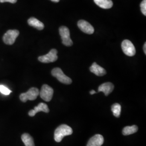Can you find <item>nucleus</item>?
I'll return each instance as SVG.
<instances>
[{
	"label": "nucleus",
	"instance_id": "1",
	"mask_svg": "<svg viewBox=\"0 0 146 146\" xmlns=\"http://www.w3.org/2000/svg\"><path fill=\"white\" fill-rule=\"evenodd\" d=\"M72 133L73 129L70 127L66 125H62L58 127L55 131L54 139L56 142H60L64 136L72 135Z\"/></svg>",
	"mask_w": 146,
	"mask_h": 146
},
{
	"label": "nucleus",
	"instance_id": "2",
	"mask_svg": "<svg viewBox=\"0 0 146 146\" xmlns=\"http://www.w3.org/2000/svg\"><path fill=\"white\" fill-rule=\"evenodd\" d=\"M40 91L37 88L33 87L25 93H22L20 96V99L23 102H26L28 100L33 101L36 99L39 95Z\"/></svg>",
	"mask_w": 146,
	"mask_h": 146
},
{
	"label": "nucleus",
	"instance_id": "3",
	"mask_svg": "<svg viewBox=\"0 0 146 146\" xmlns=\"http://www.w3.org/2000/svg\"><path fill=\"white\" fill-rule=\"evenodd\" d=\"M52 74L54 77L56 78L62 84H70L72 82V79L66 76L63 72L62 69L60 68H54L52 71Z\"/></svg>",
	"mask_w": 146,
	"mask_h": 146
},
{
	"label": "nucleus",
	"instance_id": "4",
	"mask_svg": "<svg viewBox=\"0 0 146 146\" xmlns=\"http://www.w3.org/2000/svg\"><path fill=\"white\" fill-rule=\"evenodd\" d=\"M59 33L61 37L62 43L64 46L69 47L73 45V41L70 36V31L67 27H61L59 28Z\"/></svg>",
	"mask_w": 146,
	"mask_h": 146
},
{
	"label": "nucleus",
	"instance_id": "5",
	"mask_svg": "<svg viewBox=\"0 0 146 146\" xmlns=\"http://www.w3.org/2000/svg\"><path fill=\"white\" fill-rule=\"evenodd\" d=\"M20 32L17 30H9L3 37V41L6 44L12 45L15 41L16 38L19 35Z\"/></svg>",
	"mask_w": 146,
	"mask_h": 146
},
{
	"label": "nucleus",
	"instance_id": "6",
	"mask_svg": "<svg viewBox=\"0 0 146 146\" xmlns=\"http://www.w3.org/2000/svg\"><path fill=\"white\" fill-rule=\"evenodd\" d=\"M54 94L53 89L47 84H43L39 95L42 99L46 102H49L52 99Z\"/></svg>",
	"mask_w": 146,
	"mask_h": 146
},
{
	"label": "nucleus",
	"instance_id": "7",
	"mask_svg": "<svg viewBox=\"0 0 146 146\" xmlns=\"http://www.w3.org/2000/svg\"><path fill=\"white\" fill-rule=\"evenodd\" d=\"M58 51L55 49H52L50 51L45 55L41 56L38 58L39 61L42 63L53 62L58 60Z\"/></svg>",
	"mask_w": 146,
	"mask_h": 146
},
{
	"label": "nucleus",
	"instance_id": "8",
	"mask_svg": "<svg viewBox=\"0 0 146 146\" xmlns=\"http://www.w3.org/2000/svg\"><path fill=\"white\" fill-rule=\"evenodd\" d=\"M122 49L126 55L128 56H133L136 53L135 48L133 43L129 40H125L122 42Z\"/></svg>",
	"mask_w": 146,
	"mask_h": 146
},
{
	"label": "nucleus",
	"instance_id": "9",
	"mask_svg": "<svg viewBox=\"0 0 146 146\" xmlns=\"http://www.w3.org/2000/svg\"><path fill=\"white\" fill-rule=\"evenodd\" d=\"M78 26L81 31L88 34H92L94 32V29L89 22L85 20H80L78 23Z\"/></svg>",
	"mask_w": 146,
	"mask_h": 146
},
{
	"label": "nucleus",
	"instance_id": "10",
	"mask_svg": "<svg viewBox=\"0 0 146 146\" xmlns=\"http://www.w3.org/2000/svg\"><path fill=\"white\" fill-rule=\"evenodd\" d=\"M104 142L103 136L96 134L90 139L87 146H101Z\"/></svg>",
	"mask_w": 146,
	"mask_h": 146
},
{
	"label": "nucleus",
	"instance_id": "11",
	"mask_svg": "<svg viewBox=\"0 0 146 146\" xmlns=\"http://www.w3.org/2000/svg\"><path fill=\"white\" fill-rule=\"evenodd\" d=\"M40 111H43L45 113H49V110L47 104L44 103H40L37 106L34 107V110H31L29 111L28 114L30 116H34L36 114Z\"/></svg>",
	"mask_w": 146,
	"mask_h": 146
},
{
	"label": "nucleus",
	"instance_id": "12",
	"mask_svg": "<svg viewBox=\"0 0 146 146\" xmlns=\"http://www.w3.org/2000/svg\"><path fill=\"white\" fill-rule=\"evenodd\" d=\"M114 88V86L112 83L106 82L101 84L98 88V92H104L106 96H108L110 94Z\"/></svg>",
	"mask_w": 146,
	"mask_h": 146
},
{
	"label": "nucleus",
	"instance_id": "13",
	"mask_svg": "<svg viewBox=\"0 0 146 146\" xmlns=\"http://www.w3.org/2000/svg\"><path fill=\"white\" fill-rule=\"evenodd\" d=\"M90 70L92 73H94L98 76H102L106 74V71L104 68L100 66L96 62L93 64L90 67Z\"/></svg>",
	"mask_w": 146,
	"mask_h": 146
},
{
	"label": "nucleus",
	"instance_id": "14",
	"mask_svg": "<svg viewBox=\"0 0 146 146\" xmlns=\"http://www.w3.org/2000/svg\"><path fill=\"white\" fill-rule=\"evenodd\" d=\"M28 23L29 24V26L34 27L36 28L37 29L40 31L43 29L44 27L43 23L35 17H31L28 20Z\"/></svg>",
	"mask_w": 146,
	"mask_h": 146
},
{
	"label": "nucleus",
	"instance_id": "15",
	"mask_svg": "<svg viewBox=\"0 0 146 146\" xmlns=\"http://www.w3.org/2000/svg\"><path fill=\"white\" fill-rule=\"evenodd\" d=\"M94 1L100 7L106 9L111 8L113 5L111 0H94Z\"/></svg>",
	"mask_w": 146,
	"mask_h": 146
},
{
	"label": "nucleus",
	"instance_id": "16",
	"mask_svg": "<svg viewBox=\"0 0 146 146\" xmlns=\"http://www.w3.org/2000/svg\"><path fill=\"white\" fill-rule=\"evenodd\" d=\"M21 139L26 146H35L34 140L28 133H25L21 136Z\"/></svg>",
	"mask_w": 146,
	"mask_h": 146
},
{
	"label": "nucleus",
	"instance_id": "17",
	"mask_svg": "<svg viewBox=\"0 0 146 146\" xmlns=\"http://www.w3.org/2000/svg\"><path fill=\"white\" fill-rule=\"evenodd\" d=\"M138 131V127L135 125L127 126L123 129L122 134L124 135H129L133 134Z\"/></svg>",
	"mask_w": 146,
	"mask_h": 146
},
{
	"label": "nucleus",
	"instance_id": "18",
	"mask_svg": "<svg viewBox=\"0 0 146 146\" xmlns=\"http://www.w3.org/2000/svg\"><path fill=\"white\" fill-rule=\"evenodd\" d=\"M111 111L113 113L114 116L116 117H119L121 111V106L119 104H114L111 106Z\"/></svg>",
	"mask_w": 146,
	"mask_h": 146
},
{
	"label": "nucleus",
	"instance_id": "19",
	"mask_svg": "<svg viewBox=\"0 0 146 146\" xmlns=\"http://www.w3.org/2000/svg\"><path fill=\"white\" fill-rule=\"evenodd\" d=\"M0 92L2 94L8 95H9L11 94V91L10 89L7 88L5 86L0 85Z\"/></svg>",
	"mask_w": 146,
	"mask_h": 146
},
{
	"label": "nucleus",
	"instance_id": "20",
	"mask_svg": "<svg viewBox=\"0 0 146 146\" xmlns=\"http://www.w3.org/2000/svg\"><path fill=\"white\" fill-rule=\"evenodd\" d=\"M140 8L142 13L145 16L146 15V0H143L140 4Z\"/></svg>",
	"mask_w": 146,
	"mask_h": 146
},
{
	"label": "nucleus",
	"instance_id": "21",
	"mask_svg": "<svg viewBox=\"0 0 146 146\" xmlns=\"http://www.w3.org/2000/svg\"><path fill=\"white\" fill-rule=\"evenodd\" d=\"M17 0H0L1 3H4V2H9L11 3H15Z\"/></svg>",
	"mask_w": 146,
	"mask_h": 146
},
{
	"label": "nucleus",
	"instance_id": "22",
	"mask_svg": "<svg viewBox=\"0 0 146 146\" xmlns=\"http://www.w3.org/2000/svg\"><path fill=\"white\" fill-rule=\"evenodd\" d=\"M143 51H144V52H145V54H146V43L145 42V44H144V46H143Z\"/></svg>",
	"mask_w": 146,
	"mask_h": 146
},
{
	"label": "nucleus",
	"instance_id": "23",
	"mask_svg": "<svg viewBox=\"0 0 146 146\" xmlns=\"http://www.w3.org/2000/svg\"><path fill=\"white\" fill-rule=\"evenodd\" d=\"M96 92L94 90H92L90 92V94H91V95H93V94H96Z\"/></svg>",
	"mask_w": 146,
	"mask_h": 146
},
{
	"label": "nucleus",
	"instance_id": "24",
	"mask_svg": "<svg viewBox=\"0 0 146 146\" xmlns=\"http://www.w3.org/2000/svg\"><path fill=\"white\" fill-rule=\"evenodd\" d=\"M52 2H58L60 1V0H50Z\"/></svg>",
	"mask_w": 146,
	"mask_h": 146
}]
</instances>
